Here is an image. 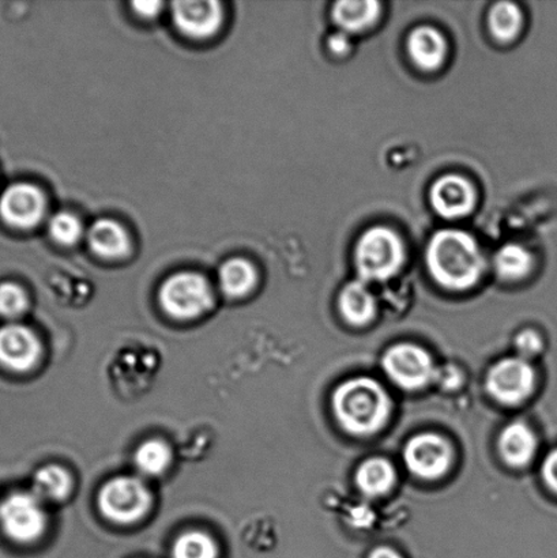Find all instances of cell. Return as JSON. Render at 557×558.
Returning <instances> with one entry per match:
<instances>
[{"mask_svg": "<svg viewBox=\"0 0 557 558\" xmlns=\"http://www.w3.org/2000/svg\"><path fill=\"white\" fill-rule=\"evenodd\" d=\"M332 410L348 434L371 436L378 434L389 421L391 399L378 381L356 377L337 388Z\"/></svg>", "mask_w": 557, "mask_h": 558, "instance_id": "obj_1", "label": "cell"}, {"mask_svg": "<svg viewBox=\"0 0 557 558\" xmlns=\"http://www.w3.org/2000/svg\"><path fill=\"white\" fill-rule=\"evenodd\" d=\"M427 264L436 281L451 290L472 288L484 270L477 243L461 231L436 233L428 245Z\"/></svg>", "mask_w": 557, "mask_h": 558, "instance_id": "obj_2", "label": "cell"}, {"mask_svg": "<svg viewBox=\"0 0 557 558\" xmlns=\"http://www.w3.org/2000/svg\"><path fill=\"white\" fill-rule=\"evenodd\" d=\"M400 238L387 228H373L363 234L356 248V265L365 281H385L403 264Z\"/></svg>", "mask_w": 557, "mask_h": 558, "instance_id": "obj_3", "label": "cell"}, {"mask_svg": "<svg viewBox=\"0 0 557 558\" xmlns=\"http://www.w3.org/2000/svg\"><path fill=\"white\" fill-rule=\"evenodd\" d=\"M160 303L164 311L177 319H194L213 304L210 284L195 272H179L164 282Z\"/></svg>", "mask_w": 557, "mask_h": 558, "instance_id": "obj_4", "label": "cell"}, {"mask_svg": "<svg viewBox=\"0 0 557 558\" xmlns=\"http://www.w3.org/2000/svg\"><path fill=\"white\" fill-rule=\"evenodd\" d=\"M152 505L149 490L134 477L109 481L98 495V507L109 521L131 524L146 515Z\"/></svg>", "mask_w": 557, "mask_h": 558, "instance_id": "obj_5", "label": "cell"}, {"mask_svg": "<svg viewBox=\"0 0 557 558\" xmlns=\"http://www.w3.org/2000/svg\"><path fill=\"white\" fill-rule=\"evenodd\" d=\"M386 375L405 390H420L435 380L436 368L431 355L412 343L390 348L382 360Z\"/></svg>", "mask_w": 557, "mask_h": 558, "instance_id": "obj_6", "label": "cell"}, {"mask_svg": "<svg viewBox=\"0 0 557 558\" xmlns=\"http://www.w3.org/2000/svg\"><path fill=\"white\" fill-rule=\"evenodd\" d=\"M46 524V513L35 495L13 494L0 505V529L14 543H35Z\"/></svg>", "mask_w": 557, "mask_h": 558, "instance_id": "obj_7", "label": "cell"}, {"mask_svg": "<svg viewBox=\"0 0 557 558\" xmlns=\"http://www.w3.org/2000/svg\"><path fill=\"white\" fill-rule=\"evenodd\" d=\"M536 372L526 360L509 357L500 360L491 368L487 376L489 396L501 404L514 407L533 392Z\"/></svg>", "mask_w": 557, "mask_h": 558, "instance_id": "obj_8", "label": "cell"}, {"mask_svg": "<svg viewBox=\"0 0 557 558\" xmlns=\"http://www.w3.org/2000/svg\"><path fill=\"white\" fill-rule=\"evenodd\" d=\"M409 472L423 480H438L449 470L452 451L444 437L434 434L414 436L403 451Z\"/></svg>", "mask_w": 557, "mask_h": 558, "instance_id": "obj_9", "label": "cell"}, {"mask_svg": "<svg viewBox=\"0 0 557 558\" xmlns=\"http://www.w3.org/2000/svg\"><path fill=\"white\" fill-rule=\"evenodd\" d=\"M46 199L40 190L31 184H14L0 198V216L5 223L19 229H31L41 221Z\"/></svg>", "mask_w": 557, "mask_h": 558, "instance_id": "obj_10", "label": "cell"}, {"mask_svg": "<svg viewBox=\"0 0 557 558\" xmlns=\"http://www.w3.org/2000/svg\"><path fill=\"white\" fill-rule=\"evenodd\" d=\"M41 344L35 332L20 325L0 328V365L11 372H26L37 364Z\"/></svg>", "mask_w": 557, "mask_h": 558, "instance_id": "obj_11", "label": "cell"}, {"mask_svg": "<svg viewBox=\"0 0 557 558\" xmlns=\"http://www.w3.org/2000/svg\"><path fill=\"white\" fill-rule=\"evenodd\" d=\"M174 25L183 35L206 38L215 35L221 26V4L215 0H194L172 4Z\"/></svg>", "mask_w": 557, "mask_h": 558, "instance_id": "obj_12", "label": "cell"}, {"mask_svg": "<svg viewBox=\"0 0 557 558\" xmlns=\"http://www.w3.org/2000/svg\"><path fill=\"white\" fill-rule=\"evenodd\" d=\"M474 201L476 195L471 183L456 174L439 179L431 190V202L435 210L450 220L468 216L473 209Z\"/></svg>", "mask_w": 557, "mask_h": 558, "instance_id": "obj_13", "label": "cell"}, {"mask_svg": "<svg viewBox=\"0 0 557 558\" xmlns=\"http://www.w3.org/2000/svg\"><path fill=\"white\" fill-rule=\"evenodd\" d=\"M499 451L511 468H523L531 463L537 451V439L533 430L523 423L507 425L499 437Z\"/></svg>", "mask_w": 557, "mask_h": 558, "instance_id": "obj_14", "label": "cell"}, {"mask_svg": "<svg viewBox=\"0 0 557 558\" xmlns=\"http://www.w3.org/2000/svg\"><path fill=\"white\" fill-rule=\"evenodd\" d=\"M93 253L104 259L122 258L130 250V239L124 228L113 220H98L87 232Z\"/></svg>", "mask_w": 557, "mask_h": 558, "instance_id": "obj_15", "label": "cell"}, {"mask_svg": "<svg viewBox=\"0 0 557 558\" xmlns=\"http://www.w3.org/2000/svg\"><path fill=\"white\" fill-rule=\"evenodd\" d=\"M409 53L423 70H435L444 63L447 52L445 37L434 27L420 26L408 40Z\"/></svg>", "mask_w": 557, "mask_h": 558, "instance_id": "obj_16", "label": "cell"}, {"mask_svg": "<svg viewBox=\"0 0 557 558\" xmlns=\"http://www.w3.org/2000/svg\"><path fill=\"white\" fill-rule=\"evenodd\" d=\"M340 310L351 325H367L373 320L376 311L374 294L363 281L348 283L340 295Z\"/></svg>", "mask_w": 557, "mask_h": 558, "instance_id": "obj_17", "label": "cell"}, {"mask_svg": "<svg viewBox=\"0 0 557 558\" xmlns=\"http://www.w3.org/2000/svg\"><path fill=\"white\" fill-rule=\"evenodd\" d=\"M356 483L364 495H386L396 484V470L387 459L371 458L359 468Z\"/></svg>", "mask_w": 557, "mask_h": 558, "instance_id": "obj_18", "label": "cell"}, {"mask_svg": "<svg viewBox=\"0 0 557 558\" xmlns=\"http://www.w3.org/2000/svg\"><path fill=\"white\" fill-rule=\"evenodd\" d=\"M380 14V4L375 0L365 2H340L332 9V19L346 33L362 32L374 24Z\"/></svg>", "mask_w": 557, "mask_h": 558, "instance_id": "obj_19", "label": "cell"}, {"mask_svg": "<svg viewBox=\"0 0 557 558\" xmlns=\"http://www.w3.org/2000/svg\"><path fill=\"white\" fill-rule=\"evenodd\" d=\"M218 282L229 298H242L255 287L256 271L247 260L229 259L218 271Z\"/></svg>", "mask_w": 557, "mask_h": 558, "instance_id": "obj_20", "label": "cell"}, {"mask_svg": "<svg viewBox=\"0 0 557 558\" xmlns=\"http://www.w3.org/2000/svg\"><path fill=\"white\" fill-rule=\"evenodd\" d=\"M33 488H35L37 499L60 501L70 494L71 478L62 468H43L36 474Z\"/></svg>", "mask_w": 557, "mask_h": 558, "instance_id": "obj_21", "label": "cell"}, {"mask_svg": "<svg viewBox=\"0 0 557 558\" xmlns=\"http://www.w3.org/2000/svg\"><path fill=\"white\" fill-rule=\"evenodd\" d=\"M532 266V255L517 244L505 245L495 256L496 271L501 278L509 279V281L525 277Z\"/></svg>", "mask_w": 557, "mask_h": 558, "instance_id": "obj_22", "label": "cell"}, {"mask_svg": "<svg viewBox=\"0 0 557 558\" xmlns=\"http://www.w3.org/2000/svg\"><path fill=\"white\" fill-rule=\"evenodd\" d=\"M522 26V14L516 4L501 2L494 5L489 14V27L500 41H510Z\"/></svg>", "mask_w": 557, "mask_h": 558, "instance_id": "obj_23", "label": "cell"}, {"mask_svg": "<svg viewBox=\"0 0 557 558\" xmlns=\"http://www.w3.org/2000/svg\"><path fill=\"white\" fill-rule=\"evenodd\" d=\"M171 461V450L166 442L160 440L144 442L135 453L136 468L146 475H158L166 472Z\"/></svg>", "mask_w": 557, "mask_h": 558, "instance_id": "obj_24", "label": "cell"}, {"mask_svg": "<svg viewBox=\"0 0 557 558\" xmlns=\"http://www.w3.org/2000/svg\"><path fill=\"white\" fill-rule=\"evenodd\" d=\"M173 558H217L215 541L204 533L183 534L173 546Z\"/></svg>", "mask_w": 557, "mask_h": 558, "instance_id": "obj_25", "label": "cell"}, {"mask_svg": "<svg viewBox=\"0 0 557 558\" xmlns=\"http://www.w3.org/2000/svg\"><path fill=\"white\" fill-rule=\"evenodd\" d=\"M48 232L55 242L62 245H73L81 239L84 228L74 215L60 211L49 220Z\"/></svg>", "mask_w": 557, "mask_h": 558, "instance_id": "obj_26", "label": "cell"}, {"mask_svg": "<svg viewBox=\"0 0 557 558\" xmlns=\"http://www.w3.org/2000/svg\"><path fill=\"white\" fill-rule=\"evenodd\" d=\"M27 298L19 284L5 282L0 284V315L15 317L24 314Z\"/></svg>", "mask_w": 557, "mask_h": 558, "instance_id": "obj_27", "label": "cell"}, {"mask_svg": "<svg viewBox=\"0 0 557 558\" xmlns=\"http://www.w3.org/2000/svg\"><path fill=\"white\" fill-rule=\"evenodd\" d=\"M516 347L521 359L528 360L542 352L543 341L536 331L525 330L518 333Z\"/></svg>", "mask_w": 557, "mask_h": 558, "instance_id": "obj_28", "label": "cell"}, {"mask_svg": "<svg viewBox=\"0 0 557 558\" xmlns=\"http://www.w3.org/2000/svg\"><path fill=\"white\" fill-rule=\"evenodd\" d=\"M545 484L557 494V450L549 453L543 464Z\"/></svg>", "mask_w": 557, "mask_h": 558, "instance_id": "obj_29", "label": "cell"}, {"mask_svg": "<svg viewBox=\"0 0 557 558\" xmlns=\"http://www.w3.org/2000/svg\"><path fill=\"white\" fill-rule=\"evenodd\" d=\"M435 380H438L445 388H456L460 386L461 375L456 368H444L436 371Z\"/></svg>", "mask_w": 557, "mask_h": 558, "instance_id": "obj_30", "label": "cell"}, {"mask_svg": "<svg viewBox=\"0 0 557 558\" xmlns=\"http://www.w3.org/2000/svg\"><path fill=\"white\" fill-rule=\"evenodd\" d=\"M133 8L142 16L145 19H153L158 13H160V9L162 8L161 2H134Z\"/></svg>", "mask_w": 557, "mask_h": 558, "instance_id": "obj_31", "label": "cell"}, {"mask_svg": "<svg viewBox=\"0 0 557 558\" xmlns=\"http://www.w3.org/2000/svg\"><path fill=\"white\" fill-rule=\"evenodd\" d=\"M329 46L332 52L346 53L351 48V41H349L346 32H340L330 37Z\"/></svg>", "mask_w": 557, "mask_h": 558, "instance_id": "obj_32", "label": "cell"}, {"mask_svg": "<svg viewBox=\"0 0 557 558\" xmlns=\"http://www.w3.org/2000/svg\"><path fill=\"white\" fill-rule=\"evenodd\" d=\"M368 558H402V556L389 546H380V548L374 549Z\"/></svg>", "mask_w": 557, "mask_h": 558, "instance_id": "obj_33", "label": "cell"}]
</instances>
